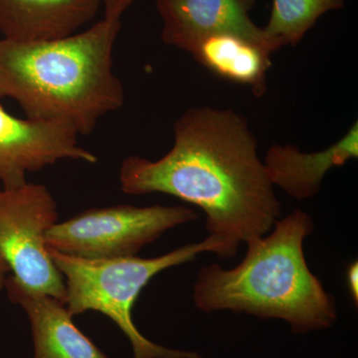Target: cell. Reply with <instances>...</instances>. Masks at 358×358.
Masks as SVG:
<instances>
[{
  "label": "cell",
  "instance_id": "obj_1",
  "mask_svg": "<svg viewBox=\"0 0 358 358\" xmlns=\"http://www.w3.org/2000/svg\"><path fill=\"white\" fill-rule=\"evenodd\" d=\"M173 136V148L159 159H124L122 192L164 193L199 207L208 236L223 245L227 259L237 255L241 243L268 234L281 216V203L243 115L190 108L174 124Z\"/></svg>",
  "mask_w": 358,
  "mask_h": 358
},
{
  "label": "cell",
  "instance_id": "obj_2",
  "mask_svg": "<svg viewBox=\"0 0 358 358\" xmlns=\"http://www.w3.org/2000/svg\"><path fill=\"white\" fill-rule=\"evenodd\" d=\"M121 21L103 18L83 32L42 42L0 38V100L16 101L28 119L69 124L89 136L126 95L114 72Z\"/></svg>",
  "mask_w": 358,
  "mask_h": 358
},
{
  "label": "cell",
  "instance_id": "obj_3",
  "mask_svg": "<svg viewBox=\"0 0 358 358\" xmlns=\"http://www.w3.org/2000/svg\"><path fill=\"white\" fill-rule=\"evenodd\" d=\"M267 236L246 242L242 262L200 268L193 286L195 307L203 313H244L285 320L296 334L324 331L338 320L334 296L308 268L303 242L313 231L307 212L296 209L275 220Z\"/></svg>",
  "mask_w": 358,
  "mask_h": 358
},
{
  "label": "cell",
  "instance_id": "obj_4",
  "mask_svg": "<svg viewBox=\"0 0 358 358\" xmlns=\"http://www.w3.org/2000/svg\"><path fill=\"white\" fill-rule=\"evenodd\" d=\"M64 278L65 306L71 315L94 310L107 315L126 334L134 358H201L197 352L171 350L145 338L133 322V308L141 289L162 271L194 260L211 252L227 259L225 248L213 237L185 245L155 258L138 256L110 260H86L48 248Z\"/></svg>",
  "mask_w": 358,
  "mask_h": 358
},
{
  "label": "cell",
  "instance_id": "obj_5",
  "mask_svg": "<svg viewBox=\"0 0 358 358\" xmlns=\"http://www.w3.org/2000/svg\"><path fill=\"white\" fill-rule=\"evenodd\" d=\"M199 218L189 207L114 205L92 208L56 223L46 233L48 248L86 260L136 256L164 233Z\"/></svg>",
  "mask_w": 358,
  "mask_h": 358
},
{
  "label": "cell",
  "instance_id": "obj_6",
  "mask_svg": "<svg viewBox=\"0 0 358 358\" xmlns=\"http://www.w3.org/2000/svg\"><path fill=\"white\" fill-rule=\"evenodd\" d=\"M57 203L48 188L26 182L0 188V256L13 281L65 305V282L52 260L45 237L57 223Z\"/></svg>",
  "mask_w": 358,
  "mask_h": 358
},
{
  "label": "cell",
  "instance_id": "obj_7",
  "mask_svg": "<svg viewBox=\"0 0 358 358\" xmlns=\"http://www.w3.org/2000/svg\"><path fill=\"white\" fill-rule=\"evenodd\" d=\"M79 134L62 122L20 119L0 105V183L17 188L26 176L60 160L96 164L98 157L79 145Z\"/></svg>",
  "mask_w": 358,
  "mask_h": 358
},
{
  "label": "cell",
  "instance_id": "obj_8",
  "mask_svg": "<svg viewBox=\"0 0 358 358\" xmlns=\"http://www.w3.org/2000/svg\"><path fill=\"white\" fill-rule=\"evenodd\" d=\"M257 0H155L162 22V39L180 50L202 37L233 34L255 42L274 53L280 50L250 11Z\"/></svg>",
  "mask_w": 358,
  "mask_h": 358
},
{
  "label": "cell",
  "instance_id": "obj_9",
  "mask_svg": "<svg viewBox=\"0 0 358 358\" xmlns=\"http://www.w3.org/2000/svg\"><path fill=\"white\" fill-rule=\"evenodd\" d=\"M358 157V122L326 150L303 152L294 145L274 143L268 148L264 167L268 180L289 196L310 199L320 192L327 173Z\"/></svg>",
  "mask_w": 358,
  "mask_h": 358
},
{
  "label": "cell",
  "instance_id": "obj_10",
  "mask_svg": "<svg viewBox=\"0 0 358 358\" xmlns=\"http://www.w3.org/2000/svg\"><path fill=\"white\" fill-rule=\"evenodd\" d=\"M8 298L24 310L31 324L34 358H110L73 322L64 303L30 292L7 277Z\"/></svg>",
  "mask_w": 358,
  "mask_h": 358
},
{
  "label": "cell",
  "instance_id": "obj_11",
  "mask_svg": "<svg viewBox=\"0 0 358 358\" xmlns=\"http://www.w3.org/2000/svg\"><path fill=\"white\" fill-rule=\"evenodd\" d=\"M101 6L100 0H0V33L20 42L66 38L93 20Z\"/></svg>",
  "mask_w": 358,
  "mask_h": 358
},
{
  "label": "cell",
  "instance_id": "obj_12",
  "mask_svg": "<svg viewBox=\"0 0 358 358\" xmlns=\"http://www.w3.org/2000/svg\"><path fill=\"white\" fill-rule=\"evenodd\" d=\"M187 52L199 64L220 79L247 87L254 96L267 93L272 52L233 34H214L190 44Z\"/></svg>",
  "mask_w": 358,
  "mask_h": 358
},
{
  "label": "cell",
  "instance_id": "obj_13",
  "mask_svg": "<svg viewBox=\"0 0 358 358\" xmlns=\"http://www.w3.org/2000/svg\"><path fill=\"white\" fill-rule=\"evenodd\" d=\"M343 6L345 0H273L263 29L278 48L296 47L322 15Z\"/></svg>",
  "mask_w": 358,
  "mask_h": 358
},
{
  "label": "cell",
  "instance_id": "obj_14",
  "mask_svg": "<svg viewBox=\"0 0 358 358\" xmlns=\"http://www.w3.org/2000/svg\"><path fill=\"white\" fill-rule=\"evenodd\" d=\"M105 11V20L121 21L122 14L134 3V0H100Z\"/></svg>",
  "mask_w": 358,
  "mask_h": 358
},
{
  "label": "cell",
  "instance_id": "obj_15",
  "mask_svg": "<svg viewBox=\"0 0 358 358\" xmlns=\"http://www.w3.org/2000/svg\"><path fill=\"white\" fill-rule=\"evenodd\" d=\"M348 291L355 306L358 305V263L357 261L350 264L346 270Z\"/></svg>",
  "mask_w": 358,
  "mask_h": 358
},
{
  "label": "cell",
  "instance_id": "obj_16",
  "mask_svg": "<svg viewBox=\"0 0 358 358\" xmlns=\"http://www.w3.org/2000/svg\"><path fill=\"white\" fill-rule=\"evenodd\" d=\"M9 273H10V270H9L8 265H7L6 261L3 260V258L0 256V291L4 289Z\"/></svg>",
  "mask_w": 358,
  "mask_h": 358
}]
</instances>
